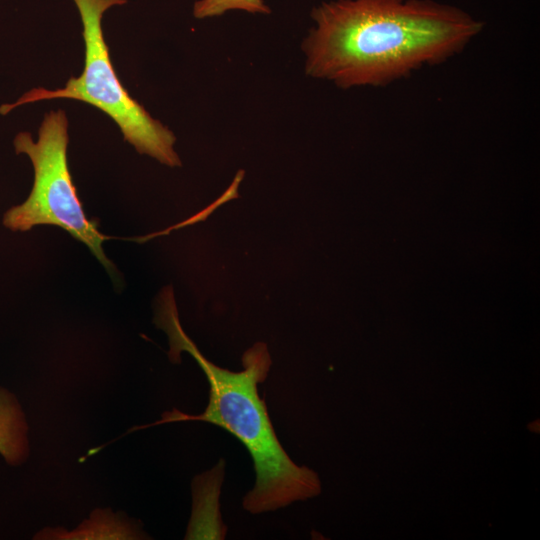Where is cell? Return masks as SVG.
Instances as JSON below:
<instances>
[{
    "label": "cell",
    "instance_id": "6da1fadb",
    "mask_svg": "<svg viewBox=\"0 0 540 540\" xmlns=\"http://www.w3.org/2000/svg\"><path fill=\"white\" fill-rule=\"evenodd\" d=\"M305 70L342 88L383 85L445 60L482 29L468 13L431 0H337L312 11Z\"/></svg>",
    "mask_w": 540,
    "mask_h": 540
},
{
    "label": "cell",
    "instance_id": "7a4b0ae2",
    "mask_svg": "<svg viewBox=\"0 0 540 540\" xmlns=\"http://www.w3.org/2000/svg\"><path fill=\"white\" fill-rule=\"evenodd\" d=\"M154 323L168 336L171 362L179 363L180 353L187 352L198 363L209 383V401L200 414L174 408L153 424L135 426L128 433L153 425L203 421L234 435L249 451L254 466V486L242 501L249 513L271 512L317 496L321 491L318 475L289 457L258 393V385L265 381L272 364L267 345L258 342L247 349L241 371L217 366L202 355L182 329L171 286L163 288L157 298Z\"/></svg>",
    "mask_w": 540,
    "mask_h": 540
},
{
    "label": "cell",
    "instance_id": "3957f363",
    "mask_svg": "<svg viewBox=\"0 0 540 540\" xmlns=\"http://www.w3.org/2000/svg\"><path fill=\"white\" fill-rule=\"evenodd\" d=\"M73 1L83 25V72L78 77H70L65 86L59 89L34 88L15 103L1 106L0 113L6 114L20 105L42 100L81 101L108 115L119 126L124 140L134 146L138 153L147 154L170 167L181 166L174 150L176 138L173 132L129 95L111 62L101 25L102 16L110 7L124 5L127 0Z\"/></svg>",
    "mask_w": 540,
    "mask_h": 540
},
{
    "label": "cell",
    "instance_id": "277c9868",
    "mask_svg": "<svg viewBox=\"0 0 540 540\" xmlns=\"http://www.w3.org/2000/svg\"><path fill=\"white\" fill-rule=\"evenodd\" d=\"M68 119L64 110L45 114L35 142L29 132L14 139L17 154H26L34 168V182L28 198L11 207L3 216V225L12 231H28L41 224L59 226L84 243L115 277L116 270L106 257L102 244L109 239L88 219L73 183L67 160Z\"/></svg>",
    "mask_w": 540,
    "mask_h": 540
},
{
    "label": "cell",
    "instance_id": "5b68a950",
    "mask_svg": "<svg viewBox=\"0 0 540 540\" xmlns=\"http://www.w3.org/2000/svg\"><path fill=\"white\" fill-rule=\"evenodd\" d=\"M224 476V461L192 482L193 509L185 539H223L226 533L219 512V495Z\"/></svg>",
    "mask_w": 540,
    "mask_h": 540
},
{
    "label": "cell",
    "instance_id": "8992f818",
    "mask_svg": "<svg viewBox=\"0 0 540 540\" xmlns=\"http://www.w3.org/2000/svg\"><path fill=\"white\" fill-rule=\"evenodd\" d=\"M35 539H147L140 523L129 519L125 513H114L111 509H96L90 518L76 529L45 528Z\"/></svg>",
    "mask_w": 540,
    "mask_h": 540
},
{
    "label": "cell",
    "instance_id": "52a82bcc",
    "mask_svg": "<svg viewBox=\"0 0 540 540\" xmlns=\"http://www.w3.org/2000/svg\"><path fill=\"white\" fill-rule=\"evenodd\" d=\"M0 455L7 464L21 465L29 455L28 425L13 393L0 387Z\"/></svg>",
    "mask_w": 540,
    "mask_h": 540
},
{
    "label": "cell",
    "instance_id": "ba28073f",
    "mask_svg": "<svg viewBox=\"0 0 540 540\" xmlns=\"http://www.w3.org/2000/svg\"><path fill=\"white\" fill-rule=\"evenodd\" d=\"M240 9L250 13H270L263 0H199L194 5V16L198 19L222 15L227 10Z\"/></svg>",
    "mask_w": 540,
    "mask_h": 540
}]
</instances>
